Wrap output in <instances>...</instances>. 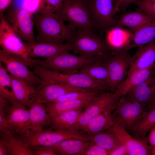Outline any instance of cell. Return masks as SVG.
Listing matches in <instances>:
<instances>
[{
    "label": "cell",
    "mask_w": 155,
    "mask_h": 155,
    "mask_svg": "<svg viewBox=\"0 0 155 155\" xmlns=\"http://www.w3.org/2000/svg\"><path fill=\"white\" fill-rule=\"evenodd\" d=\"M153 67L135 71L127 76L114 92L116 96L119 99L132 88L151 77Z\"/></svg>",
    "instance_id": "obj_25"
},
{
    "label": "cell",
    "mask_w": 155,
    "mask_h": 155,
    "mask_svg": "<svg viewBox=\"0 0 155 155\" xmlns=\"http://www.w3.org/2000/svg\"><path fill=\"white\" fill-rule=\"evenodd\" d=\"M92 142L78 139H67L51 147L59 155H84Z\"/></svg>",
    "instance_id": "obj_26"
},
{
    "label": "cell",
    "mask_w": 155,
    "mask_h": 155,
    "mask_svg": "<svg viewBox=\"0 0 155 155\" xmlns=\"http://www.w3.org/2000/svg\"><path fill=\"white\" fill-rule=\"evenodd\" d=\"M110 155L109 152L92 142L85 152L84 155Z\"/></svg>",
    "instance_id": "obj_40"
},
{
    "label": "cell",
    "mask_w": 155,
    "mask_h": 155,
    "mask_svg": "<svg viewBox=\"0 0 155 155\" xmlns=\"http://www.w3.org/2000/svg\"><path fill=\"white\" fill-rule=\"evenodd\" d=\"M114 108H109L94 118L82 131L90 136L109 129L113 126L115 121L112 113Z\"/></svg>",
    "instance_id": "obj_24"
},
{
    "label": "cell",
    "mask_w": 155,
    "mask_h": 155,
    "mask_svg": "<svg viewBox=\"0 0 155 155\" xmlns=\"http://www.w3.org/2000/svg\"><path fill=\"white\" fill-rule=\"evenodd\" d=\"M114 110L115 120L131 133L147 111L140 103L125 95L119 98Z\"/></svg>",
    "instance_id": "obj_8"
},
{
    "label": "cell",
    "mask_w": 155,
    "mask_h": 155,
    "mask_svg": "<svg viewBox=\"0 0 155 155\" xmlns=\"http://www.w3.org/2000/svg\"><path fill=\"white\" fill-rule=\"evenodd\" d=\"M44 103L34 98L28 108L30 130L39 131L52 125L51 116Z\"/></svg>",
    "instance_id": "obj_20"
},
{
    "label": "cell",
    "mask_w": 155,
    "mask_h": 155,
    "mask_svg": "<svg viewBox=\"0 0 155 155\" xmlns=\"http://www.w3.org/2000/svg\"><path fill=\"white\" fill-rule=\"evenodd\" d=\"M99 94L95 91H74L64 94L53 102L77 100L93 97Z\"/></svg>",
    "instance_id": "obj_35"
},
{
    "label": "cell",
    "mask_w": 155,
    "mask_h": 155,
    "mask_svg": "<svg viewBox=\"0 0 155 155\" xmlns=\"http://www.w3.org/2000/svg\"><path fill=\"white\" fill-rule=\"evenodd\" d=\"M94 97L75 101L51 102L45 104V106L50 115H55L86 107Z\"/></svg>",
    "instance_id": "obj_29"
},
{
    "label": "cell",
    "mask_w": 155,
    "mask_h": 155,
    "mask_svg": "<svg viewBox=\"0 0 155 155\" xmlns=\"http://www.w3.org/2000/svg\"><path fill=\"white\" fill-rule=\"evenodd\" d=\"M140 0H114L113 13L114 15L121 10H123L131 3Z\"/></svg>",
    "instance_id": "obj_41"
},
{
    "label": "cell",
    "mask_w": 155,
    "mask_h": 155,
    "mask_svg": "<svg viewBox=\"0 0 155 155\" xmlns=\"http://www.w3.org/2000/svg\"><path fill=\"white\" fill-rule=\"evenodd\" d=\"M0 137L7 144L9 155H32L30 148L18 135L8 129H0Z\"/></svg>",
    "instance_id": "obj_27"
},
{
    "label": "cell",
    "mask_w": 155,
    "mask_h": 155,
    "mask_svg": "<svg viewBox=\"0 0 155 155\" xmlns=\"http://www.w3.org/2000/svg\"><path fill=\"white\" fill-rule=\"evenodd\" d=\"M134 3L137 5L139 9L150 16L155 20V0H140Z\"/></svg>",
    "instance_id": "obj_37"
},
{
    "label": "cell",
    "mask_w": 155,
    "mask_h": 155,
    "mask_svg": "<svg viewBox=\"0 0 155 155\" xmlns=\"http://www.w3.org/2000/svg\"><path fill=\"white\" fill-rule=\"evenodd\" d=\"M132 56L127 51L113 52L106 60L108 73V85L114 93L127 76Z\"/></svg>",
    "instance_id": "obj_9"
},
{
    "label": "cell",
    "mask_w": 155,
    "mask_h": 155,
    "mask_svg": "<svg viewBox=\"0 0 155 155\" xmlns=\"http://www.w3.org/2000/svg\"><path fill=\"white\" fill-rule=\"evenodd\" d=\"M10 104L9 101L0 94V129L9 130L6 118L5 109Z\"/></svg>",
    "instance_id": "obj_38"
},
{
    "label": "cell",
    "mask_w": 155,
    "mask_h": 155,
    "mask_svg": "<svg viewBox=\"0 0 155 155\" xmlns=\"http://www.w3.org/2000/svg\"><path fill=\"white\" fill-rule=\"evenodd\" d=\"M155 125V102L147 111L142 119L133 129L132 133L137 138L143 139Z\"/></svg>",
    "instance_id": "obj_33"
},
{
    "label": "cell",
    "mask_w": 155,
    "mask_h": 155,
    "mask_svg": "<svg viewBox=\"0 0 155 155\" xmlns=\"http://www.w3.org/2000/svg\"><path fill=\"white\" fill-rule=\"evenodd\" d=\"M74 91H94L57 83L46 84L36 90L34 99L45 104L53 102L64 94Z\"/></svg>",
    "instance_id": "obj_17"
},
{
    "label": "cell",
    "mask_w": 155,
    "mask_h": 155,
    "mask_svg": "<svg viewBox=\"0 0 155 155\" xmlns=\"http://www.w3.org/2000/svg\"><path fill=\"white\" fill-rule=\"evenodd\" d=\"M5 20L0 18V45L1 49L7 52L23 57L32 66V58L28 55L24 42Z\"/></svg>",
    "instance_id": "obj_13"
},
{
    "label": "cell",
    "mask_w": 155,
    "mask_h": 155,
    "mask_svg": "<svg viewBox=\"0 0 155 155\" xmlns=\"http://www.w3.org/2000/svg\"><path fill=\"white\" fill-rule=\"evenodd\" d=\"M27 54L30 58L48 59L61 53L72 50L71 42L59 44L37 42L29 43L24 42Z\"/></svg>",
    "instance_id": "obj_16"
},
{
    "label": "cell",
    "mask_w": 155,
    "mask_h": 155,
    "mask_svg": "<svg viewBox=\"0 0 155 155\" xmlns=\"http://www.w3.org/2000/svg\"><path fill=\"white\" fill-rule=\"evenodd\" d=\"M155 40V20L139 28L133 33L132 44L133 47H141Z\"/></svg>",
    "instance_id": "obj_32"
},
{
    "label": "cell",
    "mask_w": 155,
    "mask_h": 155,
    "mask_svg": "<svg viewBox=\"0 0 155 155\" xmlns=\"http://www.w3.org/2000/svg\"><path fill=\"white\" fill-rule=\"evenodd\" d=\"M71 42L73 53L83 57L107 55L113 52L105 39L90 30L78 28Z\"/></svg>",
    "instance_id": "obj_3"
},
{
    "label": "cell",
    "mask_w": 155,
    "mask_h": 155,
    "mask_svg": "<svg viewBox=\"0 0 155 155\" xmlns=\"http://www.w3.org/2000/svg\"><path fill=\"white\" fill-rule=\"evenodd\" d=\"M86 5L93 25L101 32L115 26L114 0H87Z\"/></svg>",
    "instance_id": "obj_10"
},
{
    "label": "cell",
    "mask_w": 155,
    "mask_h": 155,
    "mask_svg": "<svg viewBox=\"0 0 155 155\" xmlns=\"http://www.w3.org/2000/svg\"><path fill=\"white\" fill-rule=\"evenodd\" d=\"M105 32V39L113 52L128 51L133 48L132 42L133 33L130 31L115 26Z\"/></svg>",
    "instance_id": "obj_18"
},
{
    "label": "cell",
    "mask_w": 155,
    "mask_h": 155,
    "mask_svg": "<svg viewBox=\"0 0 155 155\" xmlns=\"http://www.w3.org/2000/svg\"><path fill=\"white\" fill-rule=\"evenodd\" d=\"M10 76L16 98L20 104L28 108L34 98L36 87L29 84L21 78L11 75Z\"/></svg>",
    "instance_id": "obj_22"
},
{
    "label": "cell",
    "mask_w": 155,
    "mask_h": 155,
    "mask_svg": "<svg viewBox=\"0 0 155 155\" xmlns=\"http://www.w3.org/2000/svg\"><path fill=\"white\" fill-rule=\"evenodd\" d=\"M125 96L141 104L147 111L155 101V83L151 77L135 87Z\"/></svg>",
    "instance_id": "obj_19"
},
{
    "label": "cell",
    "mask_w": 155,
    "mask_h": 155,
    "mask_svg": "<svg viewBox=\"0 0 155 155\" xmlns=\"http://www.w3.org/2000/svg\"><path fill=\"white\" fill-rule=\"evenodd\" d=\"M20 137L28 147L36 146H51L67 139L89 140L88 136L82 131L73 130H30Z\"/></svg>",
    "instance_id": "obj_5"
},
{
    "label": "cell",
    "mask_w": 155,
    "mask_h": 155,
    "mask_svg": "<svg viewBox=\"0 0 155 155\" xmlns=\"http://www.w3.org/2000/svg\"><path fill=\"white\" fill-rule=\"evenodd\" d=\"M89 140L107 150L111 153L123 146L111 132L106 131L89 136Z\"/></svg>",
    "instance_id": "obj_31"
},
{
    "label": "cell",
    "mask_w": 155,
    "mask_h": 155,
    "mask_svg": "<svg viewBox=\"0 0 155 155\" xmlns=\"http://www.w3.org/2000/svg\"><path fill=\"white\" fill-rule=\"evenodd\" d=\"M109 55L87 65L77 72L86 74L94 80L108 85V73L106 60Z\"/></svg>",
    "instance_id": "obj_30"
},
{
    "label": "cell",
    "mask_w": 155,
    "mask_h": 155,
    "mask_svg": "<svg viewBox=\"0 0 155 155\" xmlns=\"http://www.w3.org/2000/svg\"><path fill=\"white\" fill-rule=\"evenodd\" d=\"M13 0H0V18L3 16V13L12 4Z\"/></svg>",
    "instance_id": "obj_43"
},
{
    "label": "cell",
    "mask_w": 155,
    "mask_h": 155,
    "mask_svg": "<svg viewBox=\"0 0 155 155\" xmlns=\"http://www.w3.org/2000/svg\"><path fill=\"white\" fill-rule=\"evenodd\" d=\"M64 0H41L36 12H54L58 8Z\"/></svg>",
    "instance_id": "obj_36"
},
{
    "label": "cell",
    "mask_w": 155,
    "mask_h": 155,
    "mask_svg": "<svg viewBox=\"0 0 155 155\" xmlns=\"http://www.w3.org/2000/svg\"><path fill=\"white\" fill-rule=\"evenodd\" d=\"M155 61V41L140 47L132 56L127 76L140 70L153 66Z\"/></svg>",
    "instance_id": "obj_21"
},
{
    "label": "cell",
    "mask_w": 155,
    "mask_h": 155,
    "mask_svg": "<svg viewBox=\"0 0 155 155\" xmlns=\"http://www.w3.org/2000/svg\"><path fill=\"white\" fill-rule=\"evenodd\" d=\"M87 0H65L54 12L64 22L78 28L92 31L94 27L86 5Z\"/></svg>",
    "instance_id": "obj_7"
},
{
    "label": "cell",
    "mask_w": 155,
    "mask_h": 155,
    "mask_svg": "<svg viewBox=\"0 0 155 155\" xmlns=\"http://www.w3.org/2000/svg\"><path fill=\"white\" fill-rule=\"evenodd\" d=\"M0 155H9L8 147L4 139L0 137Z\"/></svg>",
    "instance_id": "obj_44"
},
{
    "label": "cell",
    "mask_w": 155,
    "mask_h": 155,
    "mask_svg": "<svg viewBox=\"0 0 155 155\" xmlns=\"http://www.w3.org/2000/svg\"><path fill=\"white\" fill-rule=\"evenodd\" d=\"M151 153L152 155H155V146L151 149Z\"/></svg>",
    "instance_id": "obj_45"
},
{
    "label": "cell",
    "mask_w": 155,
    "mask_h": 155,
    "mask_svg": "<svg viewBox=\"0 0 155 155\" xmlns=\"http://www.w3.org/2000/svg\"><path fill=\"white\" fill-rule=\"evenodd\" d=\"M105 55L92 58L77 56L69 51L61 53L53 57L44 59L32 58V63H35L46 68L67 73H77L79 70Z\"/></svg>",
    "instance_id": "obj_4"
},
{
    "label": "cell",
    "mask_w": 155,
    "mask_h": 155,
    "mask_svg": "<svg viewBox=\"0 0 155 155\" xmlns=\"http://www.w3.org/2000/svg\"><path fill=\"white\" fill-rule=\"evenodd\" d=\"M106 131L111 132L117 137L125 148L127 155L151 154L147 137L143 139L133 137L122 125L116 121L113 126Z\"/></svg>",
    "instance_id": "obj_14"
},
{
    "label": "cell",
    "mask_w": 155,
    "mask_h": 155,
    "mask_svg": "<svg viewBox=\"0 0 155 155\" xmlns=\"http://www.w3.org/2000/svg\"><path fill=\"white\" fill-rule=\"evenodd\" d=\"M153 67H154V70L155 72V61L154 65Z\"/></svg>",
    "instance_id": "obj_46"
},
{
    "label": "cell",
    "mask_w": 155,
    "mask_h": 155,
    "mask_svg": "<svg viewBox=\"0 0 155 155\" xmlns=\"http://www.w3.org/2000/svg\"><path fill=\"white\" fill-rule=\"evenodd\" d=\"M5 112L9 130L20 136L30 130L28 108L17 102L10 104Z\"/></svg>",
    "instance_id": "obj_15"
},
{
    "label": "cell",
    "mask_w": 155,
    "mask_h": 155,
    "mask_svg": "<svg viewBox=\"0 0 155 155\" xmlns=\"http://www.w3.org/2000/svg\"><path fill=\"white\" fill-rule=\"evenodd\" d=\"M119 99L114 93L106 92L94 96L72 130L82 131L90 121L104 111L114 108Z\"/></svg>",
    "instance_id": "obj_12"
},
{
    "label": "cell",
    "mask_w": 155,
    "mask_h": 155,
    "mask_svg": "<svg viewBox=\"0 0 155 155\" xmlns=\"http://www.w3.org/2000/svg\"><path fill=\"white\" fill-rule=\"evenodd\" d=\"M32 71L40 79L39 88L51 83H57L75 87L90 90L100 93L110 91L107 84L96 80L86 74L81 72L67 73L44 67L36 64L32 67Z\"/></svg>",
    "instance_id": "obj_2"
},
{
    "label": "cell",
    "mask_w": 155,
    "mask_h": 155,
    "mask_svg": "<svg viewBox=\"0 0 155 155\" xmlns=\"http://www.w3.org/2000/svg\"><path fill=\"white\" fill-rule=\"evenodd\" d=\"M0 62L11 75L21 78L29 84L38 86L40 84L39 78L29 68V63L21 56L0 50Z\"/></svg>",
    "instance_id": "obj_11"
},
{
    "label": "cell",
    "mask_w": 155,
    "mask_h": 155,
    "mask_svg": "<svg viewBox=\"0 0 155 155\" xmlns=\"http://www.w3.org/2000/svg\"><path fill=\"white\" fill-rule=\"evenodd\" d=\"M32 155H57L59 154L51 146H36L29 147Z\"/></svg>",
    "instance_id": "obj_39"
},
{
    "label": "cell",
    "mask_w": 155,
    "mask_h": 155,
    "mask_svg": "<svg viewBox=\"0 0 155 155\" xmlns=\"http://www.w3.org/2000/svg\"><path fill=\"white\" fill-rule=\"evenodd\" d=\"M9 73L0 62V94L11 104L18 101L13 93L11 76Z\"/></svg>",
    "instance_id": "obj_34"
},
{
    "label": "cell",
    "mask_w": 155,
    "mask_h": 155,
    "mask_svg": "<svg viewBox=\"0 0 155 155\" xmlns=\"http://www.w3.org/2000/svg\"><path fill=\"white\" fill-rule=\"evenodd\" d=\"M33 17L37 42L61 44L71 42L78 28L71 24H65L54 12H36Z\"/></svg>",
    "instance_id": "obj_1"
},
{
    "label": "cell",
    "mask_w": 155,
    "mask_h": 155,
    "mask_svg": "<svg viewBox=\"0 0 155 155\" xmlns=\"http://www.w3.org/2000/svg\"><path fill=\"white\" fill-rule=\"evenodd\" d=\"M83 112V108H81L51 116L52 125L50 129L53 130H72Z\"/></svg>",
    "instance_id": "obj_28"
},
{
    "label": "cell",
    "mask_w": 155,
    "mask_h": 155,
    "mask_svg": "<svg viewBox=\"0 0 155 155\" xmlns=\"http://www.w3.org/2000/svg\"><path fill=\"white\" fill-rule=\"evenodd\" d=\"M3 17L22 40L29 43L36 42L34 32V17L30 11L13 2Z\"/></svg>",
    "instance_id": "obj_6"
},
{
    "label": "cell",
    "mask_w": 155,
    "mask_h": 155,
    "mask_svg": "<svg viewBox=\"0 0 155 155\" xmlns=\"http://www.w3.org/2000/svg\"><path fill=\"white\" fill-rule=\"evenodd\" d=\"M149 133L147 137V140L150 149H151L155 146V125L149 131Z\"/></svg>",
    "instance_id": "obj_42"
},
{
    "label": "cell",
    "mask_w": 155,
    "mask_h": 155,
    "mask_svg": "<svg viewBox=\"0 0 155 155\" xmlns=\"http://www.w3.org/2000/svg\"><path fill=\"white\" fill-rule=\"evenodd\" d=\"M154 20L143 11L139 10L125 13L117 20L115 26L130 28L133 32Z\"/></svg>",
    "instance_id": "obj_23"
}]
</instances>
